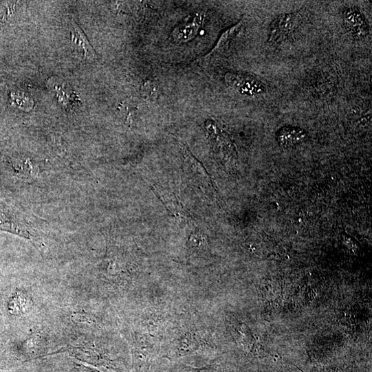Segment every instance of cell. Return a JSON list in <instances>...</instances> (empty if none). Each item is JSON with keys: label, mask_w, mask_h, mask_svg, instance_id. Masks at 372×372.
<instances>
[{"label": "cell", "mask_w": 372, "mask_h": 372, "mask_svg": "<svg viewBox=\"0 0 372 372\" xmlns=\"http://www.w3.org/2000/svg\"><path fill=\"white\" fill-rule=\"evenodd\" d=\"M298 14H285L278 16L272 23L267 43L278 46L284 43L298 25Z\"/></svg>", "instance_id": "6da1fadb"}, {"label": "cell", "mask_w": 372, "mask_h": 372, "mask_svg": "<svg viewBox=\"0 0 372 372\" xmlns=\"http://www.w3.org/2000/svg\"><path fill=\"white\" fill-rule=\"evenodd\" d=\"M226 82L241 94L259 96L266 92L265 85L254 77L241 74H228Z\"/></svg>", "instance_id": "7a4b0ae2"}, {"label": "cell", "mask_w": 372, "mask_h": 372, "mask_svg": "<svg viewBox=\"0 0 372 372\" xmlns=\"http://www.w3.org/2000/svg\"><path fill=\"white\" fill-rule=\"evenodd\" d=\"M344 26L354 36L363 39L369 34L364 17L354 8H347L343 12Z\"/></svg>", "instance_id": "3957f363"}, {"label": "cell", "mask_w": 372, "mask_h": 372, "mask_svg": "<svg viewBox=\"0 0 372 372\" xmlns=\"http://www.w3.org/2000/svg\"><path fill=\"white\" fill-rule=\"evenodd\" d=\"M204 17L201 14H195L185 22L178 25L173 32V39L179 43L188 42L195 37Z\"/></svg>", "instance_id": "277c9868"}, {"label": "cell", "mask_w": 372, "mask_h": 372, "mask_svg": "<svg viewBox=\"0 0 372 372\" xmlns=\"http://www.w3.org/2000/svg\"><path fill=\"white\" fill-rule=\"evenodd\" d=\"M307 138L304 130L294 127H285L276 134V140L279 145L285 149H290L302 144Z\"/></svg>", "instance_id": "5b68a950"}, {"label": "cell", "mask_w": 372, "mask_h": 372, "mask_svg": "<svg viewBox=\"0 0 372 372\" xmlns=\"http://www.w3.org/2000/svg\"><path fill=\"white\" fill-rule=\"evenodd\" d=\"M242 26L243 22L241 21L235 26L225 32L219 39L215 48L204 57V63H208L213 61L217 56L222 54L228 49L230 41H232L235 36L239 32Z\"/></svg>", "instance_id": "8992f818"}, {"label": "cell", "mask_w": 372, "mask_h": 372, "mask_svg": "<svg viewBox=\"0 0 372 372\" xmlns=\"http://www.w3.org/2000/svg\"><path fill=\"white\" fill-rule=\"evenodd\" d=\"M72 41L74 46L84 52L86 58L96 59L97 56L95 50L83 30L74 21H72Z\"/></svg>", "instance_id": "52a82bcc"}, {"label": "cell", "mask_w": 372, "mask_h": 372, "mask_svg": "<svg viewBox=\"0 0 372 372\" xmlns=\"http://www.w3.org/2000/svg\"><path fill=\"white\" fill-rule=\"evenodd\" d=\"M142 92L147 101L153 102L159 95V85L153 80H148L142 86Z\"/></svg>", "instance_id": "ba28073f"}]
</instances>
